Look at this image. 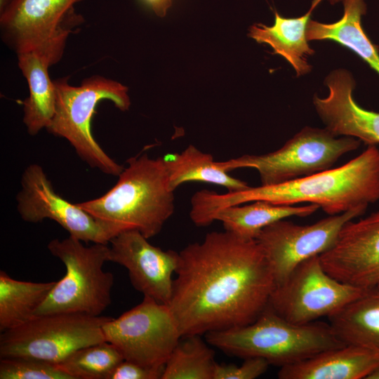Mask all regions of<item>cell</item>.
Instances as JSON below:
<instances>
[{
	"label": "cell",
	"instance_id": "31",
	"mask_svg": "<svg viewBox=\"0 0 379 379\" xmlns=\"http://www.w3.org/2000/svg\"><path fill=\"white\" fill-rule=\"evenodd\" d=\"M366 379H379V369L371 373Z\"/></svg>",
	"mask_w": 379,
	"mask_h": 379
},
{
	"label": "cell",
	"instance_id": "8",
	"mask_svg": "<svg viewBox=\"0 0 379 379\" xmlns=\"http://www.w3.org/2000/svg\"><path fill=\"white\" fill-rule=\"evenodd\" d=\"M109 319L78 313L34 316L1 332L0 358L32 357L58 364L81 347L105 341L102 326Z\"/></svg>",
	"mask_w": 379,
	"mask_h": 379
},
{
	"label": "cell",
	"instance_id": "5",
	"mask_svg": "<svg viewBox=\"0 0 379 379\" xmlns=\"http://www.w3.org/2000/svg\"><path fill=\"white\" fill-rule=\"evenodd\" d=\"M56 101L55 113L46 130L67 139L78 155L92 168L119 175L124 167L113 160L95 141L91 119L95 107L102 100H111L121 111L131 105L128 87L100 75L83 80L79 86L68 84V77L53 81Z\"/></svg>",
	"mask_w": 379,
	"mask_h": 379
},
{
	"label": "cell",
	"instance_id": "7",
	"mask_svg": "<svg viewBox=\"0 0 379 379\" xmlns=\"http://www.w3.org/2000/svg\"><path fill=\"white\" fill-rule=\"evenodd\" d=\"M361 143L352 137L336 136L326 128L306 126L274 152L245 154L216 164L226 172L253 168L258 172L261 185H273L331 168Z\"/></svg>",
	"mask_w": 379,
	"mask_h": 379
},
{
	"label": "cell",
	"instance_id": "16",
	"mask_svg": "<svg viewBox=\"0 0 379 379\" xmlns=\"http://www.w3.org/2000/svg\"><path fill=\"white\" fill-rule=\"evenodd\" d=\"M328 95H315L313 103L326 128L336 136H349L368 145L379 143V112L367 110L353 97L355 81L344 69L333 70L325 78Z\"/></svg>",
	"mask_w": 379,
	"mask_h": 379
},
{
	"label": "cell",
	"instance_id": "19",
	"mask_svg": "<svg viewBox=\"0 0 379 379\" xmlns=\"http://www.w3.org/2000/svg\"><path fill=\"white\" fill-rule=\"evenodd\" d=\"M17 55L18 67L29 91L23 102V122L29 134L34 135L50 126L55 113L56 91L48 74V67L53 65L46 55L38 51Z\"/></svg>",
	"mask_w": 379,
	"mask_h": 379
},
{
	"label": "cell",
	"instance_id": "10",
	"mask_svg": "<svg viewBox=\"0 0 379 379\" xmlns=\"http://www.w3.org/2000/svg\"><path fill=\"white\" fill-rule=\"evenodd\" d=\"M364 291L331 276L316 255L302 262L276 285L268 305L285 319L305 324L328 318Z\"/></svg>",
	"mask_w": 379,
	"mask_h": 379
},
{
	"label": "cell",
	"instance_id": "25",
	"mask_svg": "<svg viewBox=\"0 0 379 379\" xmlns=\"http://www.w3.org/2000/svg\"><path fill=\"white\" fill-rule=\"evenodd\" d=\"M200 335L180 338L165 364L161 379H213L215 352Z\"/></svg>",
	"mask_w": 379,
	"mask_h": 379
},
{
	"label": "cell",
	"instance_id": "13",
	"mask_svg": "<svg viewBox=\"0 0 379 379\" xmlns=\"http://www.w3.org/2000/svg\"><path fill=\"white\" fill-rule=\"evenodd\" d=\"M21 185L17 208L25 221L39 222L50 219L81 241L109 243L111 237L103 226L77 204H72L57 194L39 165L31 164L25 168Z\"/></svg>",
	"mask_w": 379,
	"mask_h": 379
},
{
	"label": "cell",
	"instance_id": "12",
	"mask_svg": "<svg viewBox=\"0 0 379 379\" xmlns=\"http://www.w3.org/2000/svg\"><path fill=\"white\" fill-rule=\"evenodd\" d=\"M365 211L354 209L307 225L284 219L262 229L255 240L269 263L276 285L302 262L330 249L343 226Z\"/></svg>",
	"mask_w": 379,
	"mask_h": 379
},
{
	"label": "cell",
	"instance_id": "9",
	"mask_svg": "<svg viewBox=\"0 0 379 379\" xmlns=\"http://www.w3.org/2000/svg\"><path fill=\"white\" fill-rule=\"evenodd\" d=\"M83 0H11L0 12L4 42L17 54L39 51L57 63L72 29L84 21L74 6Z\"/></svg>",
	"mask_w": 379,
	"mask_h": 379
},
{
	"label": "cell",
	"instance_id": "6",
	"mask_svg": "<svg viewBox=\"0 0 379 379\" xmlns=\"http://www.w3.org/2000/svg\"><path fill=\"white\" fill-rule=\"evenodd\" d=\"M48 249L62 262L65 274L56 281L34 316L58 313L100 316L112 302L114 277L102 268L108 261L109 246H86L69 236L51 240Z\"/></svg>",
	"mask_w": 379,
	"mask_h": 379
},
{
	"label": "cell",
	"instance_id": "15",
	"mask_svg": "<svg viewBox=\"0 0 379 379\" xmlns=\"http://www.w3.org/2000/svg\"><path fill=\"white\" fill-rule=\"evenodd\" d=\"M138 230L123 232L109 241L108 261L124 266L133 286L143 296L168 305L179 252L152 245Z\"/></svg>",
	"mask_w": 379,
	"mask_h": 379
},
{
	"label": "cell",
	"instance_id": "20",
	"mask_svg": "<svg viewBox=\"0 0 379 379\" xmlns=\"http://www.w3.org/2000/svg\"><path fill=\"white\" fill-rule=\"evenodd\" d=\"M344 13L333 23H322L310 20L307 39L333 41L358 55L379 75V48L364 31L361 17L367 6L364 0H343Z\"/></svg>",
	"mask_w": 379,
	"mask_h": 379
},
{
	"label": "cell",
	"instance_id": "2",
	"mask_svg": "<svg viewBox=\"0 0 379 379\" xmlns=\"http://www.w3.org/2000/svg\"><path fill=\"white\" fill-rule=\"evenodd\" d=\"M379 200V149L368 145L345 164L307 176L273 185L218 194L202 190L194 194L192 208L196 216L210 222L218 210L255 201L274 204H314L329 215L354 209L366 210Z\"/></svg>",
	"mask_w": 379,
	"mask_h": 379
},
{
	"label": "cell",
	"instance_id": "14",
	"mask_svg": "<svg viewBox=\"0 0 379 379\" xmlns=\"http://www.w3.org/2000/svg\"><path fill=\"white\" fill-rule=\"evenodd\" d=\"M319 258L338 281L363 290L379 287V211L346 223Z\"/></svg>",
	"mask_w": 379,
	"mask_h": 379
},
{
	"label": "cell",
	"instance_id": "21",
	"mask_svg": "<svg viewBox=\"0 0 379 379\" xmlns=\"http://www.w3.org/2000/svg\"><path fill=\"white\" fill-rule=\"evenodd\" d=\"M328 319L345 344L379 354V287L365 290Z\"/></svg>",
	"mask_w": 379,
	"mask_h": 379
},
{
	"label": "cell",
	"instance_id": "24",
	"mask_svg": "<svg viewBox=\"0 0 379 379\" xmlns=\"http://www.w3.org/2000/svg\"><path fill=\"white\" fill-rule=\"evenodd\" d=\"M56 284L17 280L0 271V331L18 327L34 317Z\"/></svg>",
	"mask_w": 379,
	"mask_h": 379
},
{
	"label": "cell",
	"instance_id": "27",
	"mask_svg": "<svg viewBox=\"0 0 379 379\" xmlns=\"http://www.w3.org/2000/svg\"><path fill=\"white\" fill-rule=\"evenodd\" d=\"M0 379H71L57 364L32 357L0 359Z\"/></svg>",
	"mask_w": 379,
	"mask_h": 379
},
{
	"label": "cell",
	"instance_id": "26",
	"mask_svg": "<svg viewBox=\"0 0 379 379\" xmlns=\"http://www.w3.org/2000/svg\"><path fill=\"white\" fill-rule=\"evenodd\" d=\"M124 359L109 342L81 347L57 364L71 379H108Z\"/></svg>",
	"mask_w": 379,
	"mask_h": 379
},
{
	"label": "cell",
	"instance_id": "4",
	"mask_svg": "<svg viewBox=\"0 0 379 379\" xmlns=\"http://www.w3.org/2000/svg\"><path fill=\"white\" fill-rule=\"evenodd\" d=\"M206 342L227 354L259 357L283 367L345 345L329 323H292L269 305L249 324L206 334Z\"/></svg>",
	"mask_w": 379,
	"mask_h": 379
},
{
	"label": "cell",
	"instance_id": "23",
	"mask_svg": "<svg viewBox=\"0 0 379 379\" xmlns=\"http://www.w3.org/2000/svg\"><path fill=\"white\" fill-rule=\"evenodd\" d=\"M172 191L186 182L199 181L224 187L228 192L248 188L247 182L230 176L220 168L211 154L189 145L181 153L164 157Z\"/></svg>",
	"mask_w": 379,
	"mask_h": 379
},
{
	"label": "cell",
	"instance_id": "29",
	"mask_svg": "<svg viewBox=\"0 0 379 379\" xmlns=\"http://www.w3.org/2000/svg\"><path fill=\"white\" fill-rule=\"evenodd\" d=\"M164 367H148L123 360L113 370L108 379H161Z\"/></svg>",
	"mask_w": 379,
	"mask_h": 379
},
{
	"label": "cell",
	"instance_id": "3",
	"mask_svg": "<svg viewBox=\"0 0 379 379\" xmlns=\"http://www.w3.org/2000/svg\"><path fill=\"white\" fill-rule=\"evenodd\" d=\"M127 164L107 192L77 204L103 226L111 239L128 230H138L149 239L161 232L175 209L165 160L144 153Z\"/></svg>",
	"mask_w": 379,
	"mask_h": 379
},
{
	"label": "cell",
	"instance_id": "28",
	"mask_svg": "<svg viewBox=\"0 0 379 379\" xmlns=\"http://www.w3.org/2000/svg\"><path fill=\"white\" fill-rule=\"evenodd\" d=\"M269 363L259 357L246 358L240 366L216 363L213 379H255L268 368Z\"/></svg>",
	"mask_w": 379,
	"mask_h": 379
},
{
	"label": "cell",
	"instance_id": "17",
	"mask_svg": "<svg viewBox=\"0 0 379 379\" xmlns=\"http://www.w3.org/2000/svg\"><path fill=\"white\" fill-rule=\"evenodd\" d=\"M378 369V354L345 345L281 367L277 376L279 379H366Z\"/></svg>",
	"mask_w": 379,
	"mask_h": 379
},
{
	"label": "cell",
	"instance_id": "30",
	"mask_svg": "<svg viewBox=\"0 0 379 379\" xmlns=\"http://www.w3.org/2000/svg\"><path fill=\"white\" fill-rule=\"evenodd\" d=\"M142 4L151 9L157 15L164 17L168 9L171 6L173 0H139Z\"/></svg>",
	"mask_w": 379,
	"mask_h": 379
},
{
	"label": "cell",
	"instance_id": "22",
	"mask_svg": "<svg viewBox=\"0 0 379 379\" xmlns=\"http://www.w3.org/2000/svg\"><path fill=\"white\" fill-rule=\"evenodd\" d=\"M319 207L314 204L305 206L274 204L255 201L222 208L212 215V221L222 222L225 230L245 239H255L267 226L291 216L305 217Z\"/></svg>",
	"mask_w": 379,
	"mask_h": 379
},
{
	"label": "cell",
	"instance_id": "18",
	"mask_svg": "<svg viewBox=\"0 0 379 379\" xmlns=\"http://www.w3.org/2000/svg\"><path fill=\"white\" fill-rule=\"evenodd\" d=\"M322 0H313L309 11L298 18H284L274 11V23L267 26L254 24L248 36L258 43L270 45L274 54L284 57L293 67L298 77L310 72L308 58L314 53L307 39V28L312 11Z\"/></svg>",
	"mask_w": 379,
	"mask_h": 379
},
{
	"label": "cell",
	"instance_id": "11",
	"mask_svg": "<svg viewBox=\"0 0 379 379\" xmlns=\"http://www.w3.org/2000/svg\"><path fill=\"white\" fill-rule=\"evenodd\" d=\"M102 330L124 360L148 367H164L182 337L168 305L146 296L118 318H110Z\"/></svg>",
	"mask_w": 379,
	"mask_h": 379
},
{
	"label": "cell",
	"instance_id": "32",
	"mask_svg": "<svg viewBox=\"0 0 379 379\" xmlns=\"http://www.w3.org/2000/svg\"><path fill=\"white\" fill-rule=\"evenodd\" d=\"M11 0H0V12L2 11Z\"/></svg>",
	"mask_w": 379,
	"mask_h": 379
},
{
	"label": "cell",
	"instance_id": "33",
	"mask_svg": "<svg viewBox=\"0 0 379 379\" xmlns=\"http://www.w3.org/2000/svg\"><path fill=\"white\" fill-rule=\"evenodd\" d=\"M340 1H343V0H329L330 3L331 4H337V3L340 2Z\"/></svg>",
	"mask_w": 379,
	"mask_h": 379
},
{
	"label": "cell",
	"instance_id": "1",
	"mask_svg": "<svg viewBox=\"0 0 379 379\" xmlns=\"http://www.w3.org/2000/svg\"><path fill=\"white\" fill-rule=\"evenodd\" d=\"M179 255L168 306L182 337L249 324L268 306L276 282L256 240L212 232Z\"/></svg>",
	"mask_w": 379,
	"mask_h": 379
}]
</instances>
